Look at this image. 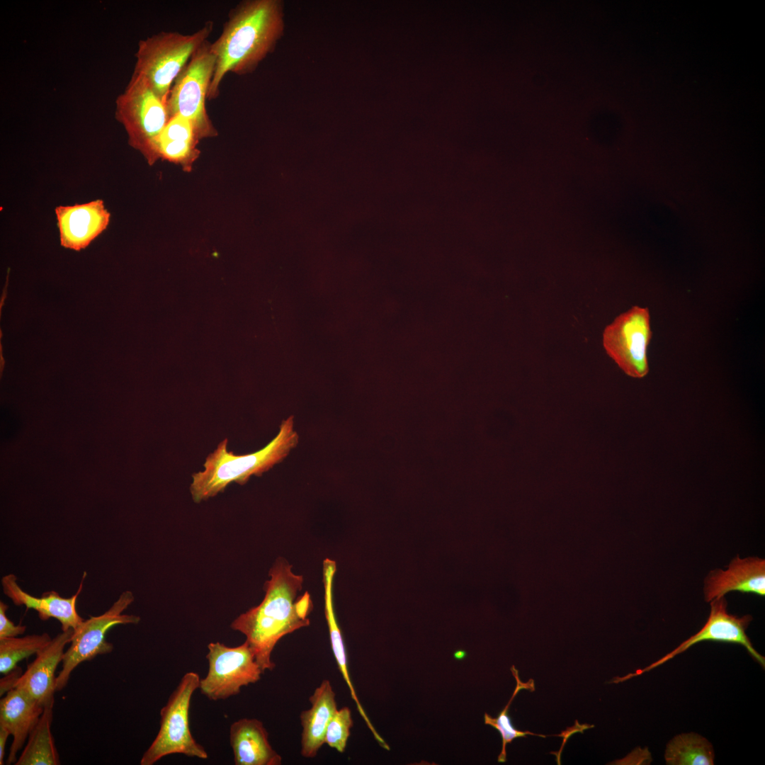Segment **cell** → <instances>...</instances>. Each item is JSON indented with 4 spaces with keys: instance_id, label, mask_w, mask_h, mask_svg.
Listing matches in <instances>:
<instances>
[{
    "instance_id": "30bf717a",
    "label": "cell",
    "mask_w": 765,
    "mask_h": 765,
    "mask_svg": "<svg viewBox=\"0 0 765 765\" xmlns=\"http://www.w3.org/2000/svg\"><path fill=\"white\" fill-rule=\"evenodd\" d=\"M208 648V671L200 679L199 688L208 699H227L261 679L264 672L246 641L237 647L210 642Z\"/></svg>"
},
{
    "instance_id": "3957f363",
    "label": "cell",
    "mask_w": 765,
    "mask_h": 765,
    "mask_svg": "<svg viewBox=\"0 0 765 765\" xmlns=\"http://www.w3.org/2000/svg\"><path fill=\"white\" fill-rule=\"evenodd\" d=\"M298 441L293 416L283 420L275 438L256 452L235 455L227 450L228 439L225 438L205 458L204 470L192 475L190 492L193 502L214 497L233 482L242 485L251 476H261L283 460Z\"/></svg>"
},
{
    "instance_id": "7a4b0ae2",
    "label": "cell",
    "mask_w": 765,
    "mask_h": 765,
    "mask_svg": "<svg viewBox=\"0 0 765 765\" xmlns=\"http://www.w3.org/2000/svg\"><path fill=\"white\" fill-rule=\"evenodd\" d=\"M265 582V596L261 604L239 615L230 628L246 636L256 661L263 672L272 671L271 659L277 642L285 635L309 625L307 616L312 604L305 592L297 598L303 579L292 572V567L282 557L277 559Z\"/></svg>"
},
{
    "instance_id": "5b68a950",
    "label": "cell",
    "mask_w": 765,
    "mask_h": 765,
    "mask_svg": "<svg viewBox=\"0 0 765 765\" xmlns=\"http://www.w3.org/2000/svg\"><path fill=\"white\" fill-rule=\"evenodd\" d=\"M115 119L123 126L130 146L152 165V144L170 119L164 101L142 77L132 74L115 100Z\"/></svg>"
},
{
    "instance_id": "484cf974",
    "label": "cell",
    "mask_w": 765,
    "mask_h": 765,
    "mask_svg": "<svg viewBox=\"0 0 765 765\" xmlns=\"http://www.w3.org/2000/svg\"><path fill=\"white\" fill-rule=\"evenodd\" d=\"M8 606L0 601V638L17 637L26 630L23 625H15L7 616L6 612Z\"/></svg>"
},
{
    "instance_id": "ffe728a7",
    "label": "cell",
    "mask_w": 765,
    "mask_h": 765,
    "mask_svg": "<svg viewBox=\"0 0 765 765\" xmlns=\"http://www.w3.org/2000/svg\"><path fill=\"white\" fill-rule=\"evenodd\" d=\"M336 570V565L335 561L329 558H326L324 560L323 584L324 589V613L329 628L332 649L339 672L348 687L351 698L356 704L358 713L363 718L368 727L372 732L375 739L376 740H380L382 737L375 730L361 704L348 674L346 648L344 647L339 626L336 621L333 603V582Z\"/></svg>"
},
{
    "instance_id": "9a60e30c",
    "label": "cell",
    "mask_w": 765,
    "mask_h": 765,
    "mask_svg": "<svg viewBox=\"0 0 765 765\" xmlns=\"http://www.w3.org/2000/svg\"><path fill=\"white\" fill-rule=\"evenodd\" d=\"M85 576L86 572L76 593L69 598L62 597L55 591H47L40 597L30 595L18 584L14 574L4 575L1 579V586L4 594L15 605L35 610L42 620L51 618L57 619L61 623L62 630L65 631L75 629L84 620L76 611V601L82 590Z\"/></svg>"
},
{
    "instance_id": "ac0fdd59",
    "label": "cell",
    "mask_w": 765,
    "mask_h": 765,
    "mask_svg": "<svg viewBox=\"0 0 765 765\" xmlns=\"http://www.w3.org/2000/svg\"><path fill=\"white\" fill-rule=\"evenodd\" d=\"M230 742L236 765H280L282 757L271 747L261 721L242 718L230 728Z\"/></svg>"
},
{
    "instance_id": "d6986e66",
    "label": "cell",
    "mask_w": 765,
    "mask_h": 765,
    "mask_svg": "<svg viewBox=\"0 0 765 765\" xmlns=\"http://www.w3.org/2000/svg\"><path fill=\"white\" fill-rule=\"evenodd\" d=\"M335 696L329 680L324 679L309 698L310 708L301 713V754L304 757H314L324 744L327 727L337 710Z\"/></svg>"
},
{
    "instance_id": "83f0119b",
    "label": "cell",
    "mask_w": 765,
    "mask_h": 765,
    "mask_svg": "<svg viewBox=\"0 0 765 765\" xmlns=\"http://www.w3.org/2000/svg\"><path fill=\"white\" fill-rule=\"evenodd\" d=\"M11 735L9 732L4 728L0 727V764H4L5 756V747L6 743L8 736Z\"/></svg>"
},
{
    "instance_id": "6da1fadb",
    "label": "cell",
    "mask_w": 765,
    "mask_h": 765,
    "mask_svg": "<svg viewBox=\"0 0 765 765\" xmlns=\"http://www.w3.org/2000/svg\"><path fill=\"white\" fill-rule=\"evenodd\" d=\"M283 10L280 0H244L230 11L221 34L210 44L216 61L208 100L219 96L228 73H252L274 50L284 32Z\"/></svg>"
},
{
    "instance_id": "9c48e42d",
    "label": "cell",
    "mask_w": 765,
    "mask_h": 765,
    "mask_svg": "<svg viewBox=\"0 0 765 765\" xmlns=\"http://www.w3.org/2000/svg\"><path fill=\"white\" fill-rule=\"evenodd\" d=\"M651 336L648 309L633 306L606 327L602 342L608 356L627 375L642 378L649 371L647 351Z\"/></svg>"
},
{
    "instance_id": "277c9868",
    "label": "cell",
    "mask_w": 765,
    "mask_h": 765,
    "mask_svg": "<svg viewBox=\"0 0 765 765\" xmlns=\"http://www.w3.org/2000/svg\"><path fill=\"white\" fill-rule=\"evenodd\" d=\"M212 28L213 23L207 21L192 34L161 31L141 40L132 74L143 78L166 101L175 79L193 54L208 40Z\"/></svg>"
},
{
    "instance_id": "e0dca14e",
    "label": "cell",
    "mask_w": 765,
    "mask_h": 765,
    "mask_svg": "<svg viewBox=\"0 0 765 765\" xmlns=\"http://www.w3.org/2000/svg\"><path fill=\"white\" fill-rule=\"evenodd\" d=\"M200 137L193 123L180 115L171 117L152 144V164L162 159L191 171L200 156Z\"/></svg>"
},
{
    "instance_id": "ba28073f",
    "label": "cell",
    "mask_w": 765,
    "mask_h": 765,
    "mask_svg": "<svg viewBox=\"0 0 765 765\" xmlns=\"http://www.w3.org/2000/svg\"><path fill=\"white\" fill-rule=\"evenodd\" d=\"M134 599L130 591H125L106 612L90 616L73 630L70 646L62 658V669L56 678V691L67 685L71 673L79 664L112 652V643L106 640V633L111 628L140 622L139 616L123 613Z\"/></svg>"
},
{
    "instance_id": "44dd1931",
    "label": "cell",
    "mask_w": 765,
    "mask_h": 765,
    "mask_svg": "<svg viewBox=\"0 0 765 765\" xmlns=\"http://www.w3.org/2000/svg\"><path fill=\"white\" fill-rule=\"evenodd\" d=\"M54 703L44 707L16 765H58L60 756L51 732Z\"/></svg>"
},
{
    "instance_id": "8fae6325",
    "label": "cell",
    "mask_w": 765,
    "mask_h": 765,
    "mask_svg": "<svg viewBox=\"0 0 765 765\" xmlns=\"http://www.w3.org/2000/svg\"><path fill=\"white\" fill-rule=\"evenodd\" d=\"M710 603V611L708 618L698 633L650 665L625 676L616 677L611 682L617 684L647 672L685 652L693 645L703 641L741 645L747 649L752 658L764 668V657L754 649L746 634V630L752 620V616L747 614L740 617L729 613L727 611V602L725 596L715 599Z\"/></svg>"
},
{
    "instance_id": "4fadbf2b",
    "label": "cell",
    "mask_w": 765,
    "mask_h": 765,
    "mask_svg": "<svg viewBox=\"0 0 765 765\" xmlns=\"http://www.w3.org/2000/svg\"><path fill=\"white\" fill-rule=\"evenodd\" d=\"M73 629L59 633L44 648L18 679L15 687L22 689L44 707L54 703L56 691L55 676L57 665L62 661L65 645L70 642Z\"/></svg>"
},
{
    "instance_id": "4316f807",
    "label": "cell",
    "mask_w": 765,
    "mask_h": 765,
    "mask_svg": "<svg viewBox=\"0 0 765 765\" xmlns=\"http://www.w3.org/2000/svg\"><path fill=\"white\" fill-rule=\"evenodd\" d=\"M21 668L16 667L11 672L7 673L5 677L1 679L0 681V695L3 696L8 691L13 689L15 687L16 683L18 679L22 674Z\"/></svg>"
},
{
    "instance_id": "7c38bea8",
    "label": "cell",
    "mask_w": 765,
    "mask_h": 765,
    "mask_svg": "<svg viewBox=\"0 0 765 765\" xmlns=\"http://www.w3.org/2000/svg\"><path fill=\"white\" fill-rule=\"evenodd\" d=\"M55 211L60 244L75 251L88 246L107 228L110 220V213L100 199L58 206Z\"/></svg>"
},
{
    "instance_id": "d4e9b609",
    "label": "cell",
    "mask_w": 765,
    "mask_h": 765,
    "mask_svg": "<svg viewBox=\"0 0 765 765\" xmlns=\"http://www.w3.org/2000/svg\"><path fill=\"white\" fill-rule=\"evenodd\" d=\"M353 725L351 711L349 708L344 706L339 710L337 709L327 727L324 744H327L339 752H344Z\"/></svg>"
},
{
    "instance_id": "8992f818",
    "label": "cell",
    "mask_w": 765,
    "mask_h": 765,
    "mask_svg": "<svg viewBox=\"0 0 765 765\" xmlns=\"http://www.w3.org/2000/svg\"><path fill=\"white\" fill-rule=\"evenodd\" d=\"M200 676L186 673L160 711V727L155 739L142 755L141 765H152L173 754L202 759L208 758L204 747L193 737L189 726V708L194 691L199 688Z\"/></svg>"
},
{
    "instance_id": "5bb4252c",
    "label": "cell",
    "mask_w": 765,
    "mask_h": 765,
    "mask_svg": "<svg viewBox=\"0 0 765 765\" xmlns=\"http://www.w3.org/2000/svg\"><path fill=\"white\" fill-rule=\"evenodd\" d=\"M731 591L764 596V559L737 556L730 562L727 570H713L706 577L703 592L707 602L725 596Z\"/></svg>"
},
{
    "instance_id": "603a6c76",
    "label": "cell",
    "mask_w": 765,
    "mask_h": 765,
    "mask_svg": "<svg viewBox=\"0 0 765 765\" xmlns=\"http://www.w3.org/2000/svg\"><path fill=\"white\" fill-rule=\"evenodd\" d=\"M52 640L49 634L28 635L22 638H0V672L6 674L17 664L37 654Z\"/></svg>"
},
{
    "instance_id": "7402d4cb",
    "label": "cell",
    "mask_w": 765,
    "mask_h": 765,
    "mask_svg": "<svg viewBox=\"0 0 765 765\" xmlns=\"http://www.w3.org/2000/svg\"><path fill=\"white\" fill-rule=\"evenodd\" d=\"M714 757L712 744L696 733L674 737L668 743L664 754L666 763L670 765H713Z\"/></svg>"
},
{
    "instance_id": "cb8c5ba5",
    "label": "cell",
    "mask_w": 765,
    "mask_h": 765,
    "mask_svg": "<svg viewBox=\"0 0 765 765\" xmlns=\"http://www.w3.org/2000/svg\"><path fill=\"white\" fill-rule=\"evenodd\" d=\"M512 674L516 680V686L512 694L511 698L506 705L504 708L499 713L497 718H493L488 713H484V724L489 725L492 727L497 729L502 740V747L500 754L498 756V761L503 763L506 761V747L507 744L511 743L512 741L518 737H526V735H536L541 737H545V735L536 734L530 731H520L516 729L512 725L511 717L508 715V709L514 697L517 695L518 691L521 689H528L531 691L535 690L534 681L533 679H530L528 682L523 683L518 677V670L515 669L514 666L511 668Z\"/></svg>"
},
{
    "instance_id": "52a82bcc",
    "label": "cell",
    "mask_w": 765,
    "mask_h": 765,
    "mask_svg": "<svg viewBox=\"0 0 765 765\" xmlns=\"http://www.w3.org/2000/svg\"><path fill=\"white\" fill-rule=\"evenodd\" d=\"M205 40L193 54L169 91L166 106L170 118L180 115L194 125L200 140L217 136L205 101L215 67V57Z\"/></svg>"
},
{
    "instance_id": "2e32d148",
    "label": "cell",
    "mask_w": 765,
    "mask_h": 765,
    "mask_svg": "<svg viewBox=\"0 0 765 765\" xmlns=\"http://www.w3.org/2000/svg\"><path fill=\"white\" fill-rule=\"evenodd\" d=\"M44 710V706L18 688L8 691L0 701V727L13 737L7 764L16 763V755Z\"/></svg>"
}]
</instances>
